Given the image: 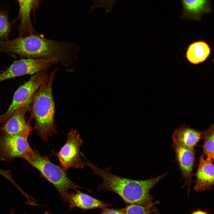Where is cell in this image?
Returning <instances> with one entry per match:
<instances>
[{"label": "cell", "mask_w": 214, "mask_h": 214, "mask_svg": "<svg viewBox=\"0 0 214 214\" xmlns=\"http://www.w3.org/2000/svg\"><path fill=\"white\" fill-rule=\"evenodd\" d=\"M56 69L52 71L48 79L35 94L28 112L30 119L34 122V130L37 135L45 141H48L57 133L55 120V103L52 87Z\"/></svg>", "instance_id": "obj_2"}, {"label": "cell", "mask_w": 214, "mask_h": 214, "mask_svg": "<svg viewBox=\"0 0 214 214\" xmlns=\"http://www.w3.org/2000/svg\"><path fill=\"white\" fill-rule=\"evenodd\" d=\"M182 3L185 11L191 14H201L208 10V2L206 0H182Z\"/></svg>", "instance_id": "obj_16"}, {"label": "cell", "mask_w": 214, "mask_h": 214, "mask_svg": "<svg viewBox=\"0 0 214 214\" xmlns=\"http://www.w3.org/2000/svg\"><path fill=\"white\" fill-rule=\"evenodd\" d=\"M33 151V154L25 160L39 171L41 176L55 187L64 202H67V195L69 189L76 191L79 188L89 191L72 181L68 177L67 172L51 162L48 157L42 155L35 148Z\"/></svg>", "instance_id": "obj_3"}, {"label": "cell", "mask_w": 214, "mask_h": 214, "mask_svg": "<svg viewBox=\"0 0 214 214\" xmlns=\"http://www.w3.org/2000/svg\"><path fill=\"white\" fill-rule=\"evenodd\" d=\"M43 214H52L51 212H49L48 211H46Z\"/></svg>", "instance_id": "obj_24"}, {"label": "cell", "mask_w": 214, "mask_h": 214, "mask_svg": "<svg viewBox=\"0 0 214 214\" xmlns=\"http://www.w3.org/2000/svg\"><path fill=\"white\" fill-rule=\"evenodd\" d=\"M19 5V12L17 18L12 23L19 21L17 26L18 35L21 37L38 34L35 30L31 21L32 12L37 9L39 5L38 0L17 1Z\"/></svg>", "instance_id": "obj_10"}, {"label": "cell", "mask_w": 214, "mask_h": 214, "mask_svg": "<svg viewBox=\"0 0 214 214\" xmlns=\"http://www.w3.org/2000/svg\"><path fill=\"white\" fill-rule=\"evenodd\" d=\"M211 49L208 44L203 41L193 43L188 46L186 57L191 63L198 64L204 61L209 57Z\"/></svg>", "instance_id": "obj_14"}, {"label": "cell", "mask_w": 214, "mask_h": 214, "mask_svg": "<svg viewBox=\"0 0 214 214\" xmlns=\"http://www.w3.org/2000/svg\"><path fill=\"white\" fill-rule=\"evenodd\" d=\"M202 132L183 124L174 131L172 136V143L194 149L202 138Z\"/></svg>", "instance_id": "obj_13"}, {"label": "cell", "mask_w": 214, "mask_h": 214, "mask_svg": "<svg viewBox=\"0 0 214 214\" xmlns=\"http://www.w3.org/2000/svg\"><path fill=\"white\" fill-rule=\"evenodd\" d=\"M87 166L91 168L94 174L99 176L102 183L97 187V191H108L119 196L126 204L146 206L152 204L153 197L150 191L167 173L152 178L143 180L131 179L111 173V167L99 168L87 160Z\"/></svg>", "instance_id": "obj_1"}, {"label": "cell", "mask_w": 214, "mask_h": 214, "mask_svg": "<svg viewBox=\"0 0 214 214\" xmlns=\"http://www.w3.org/2000/svg\"><path fill=\"white\" fill-rule=\"evenodd\" d=\"M214 125L203 131L202 138L203 140L202 145L203 154L207 158L214 161Z\"/></svg>", "instance_id": "obj_15"}, {"label": "cell", "mask_w": 214, "mask_h": 214, "mask_svg": "<svg viewBox=\"0 0 214 214\" xmlns=\"http://www.w3.org/2000/svg\"><path fill=\"white\" fill-rule=\"evenodd\" d=\"M58 64L53 59L23 58L14 61L0 73V83L23 75L34 74Z\"/></svg>", "instance_id": "obj_6"}, {"label": "cell", "mask_w": 214, "mask_h": 214, "mask_svg": "<svg viewBox=\"0 0 214 214\" xmlns=\"http://www.w3.org/2000/svg\"><path fill=\"white\" fill-rule=\"evenodd\" d=\"M23 136L0 133V160L12 161L15 158L25 160L33 152L28 141Z\"/></svg>", "instance_id": "obj_7"}, {"label": "cell", "mask_w": 214, "mask_h": 214, "mask_svg": "<svg viewBox=\"0 0 214 214\" xmlns=\"http://www.w3.org/2000/svg\"><path fill=\"white\" fill-rule=\"evenodd\" d=\"M99 214H126L125 208L114 209L106 208L102 210Z\"/></svg>", "instance_id": "obj_19"}, {"label": "cell", "mask_w": 214, "mask_h": 214, "mask_svg": "<svg viewBox=\"0 0 214 214\" xmlns=\"http://www.w3.org/2000/svg\"><path fill=\"white\" fill-rule=\"evenodd\" d=\"M159 203L158 201L150 204L143 206L126 204L125 207L126 214H159L154 205Z\"/></svg>", "instance_id": "obj_18"}, {"label": "cell", "mask_w": 214, "mask_h": 214, "mask_svg": "<svg viewBox=\"0 0 214 214\" xmlns=\"http://www.w3.org/2000/svg\"><path fill=\"white\" fill-rule=\"evenodd\" d=\"M48 69L32 75L28 81L19 87L13 95L12 102L7 110L2 114V123L20 107L25 106L29 109L36 92L48 77Z\"/></svg>", "instance_id": "obj_4"}, {"label": "cell", "mask_w": 214, "mask_h": 214, "mask_svg": "<svg viewBox=\"0 0 214 214\" xmlns=\"http://www.w3.org/2000/svg\"><path fill=\"white\" fill-rule=\"evenodd\" d=\"M191 214H208L206 212L201 210H198L196 211H195L192 213Z\"/></svg>", "instance_id": "obj_20"}, {"label": "cell", "mask_w": 214, "mask_h": 214, "mask_svg": "<svg viewBox=\"0 0 214 214\" xmlns=\"http://www.w3.org/2000/svg\"><path fill=\"white\" fill-rule=\"evenodd\" d=\"M12 24L10 21L7 12L0 9V41L9 40Z\"/></svg>", "instance_id": "obj_17"}, {"label": "cell", "mask_w": 214, "mask_h": 214, "mask_svg": "<svg viewBox=\"0 0 214 214\" xmlns=\"http://www.w3.org/2000/svg\"><path fill=\"white\" fill-rule=\"evenodd\" d=\"M67 141L58 153L53 152L59 160L61 167L66 172L70 168L82 169L87 166V162L81 158L80 148L83 144L79 134L74 129L67 134Z\"/></svg>", "instance_id": "obj_5"}, {"label": "cell", "mask_w": 214, "mask_h": 214, "mask_svg": "<svg viewBox=\"0 0 214 214\" xmlns=\"http://www.w3.org/2000/svg\"><path fill=\"white\" fill-rule=\"evenodd\" d=\"M6 171L4 169H0V174L2 176H4L6 174Z\"/></svg>", "instance_id": "obj_21"}, {"label": "cell", "mask_w": 214, "mask_h": 214, "mask_svg": "<svg viewBox=\"0 0 214 214\" xmlns=\"http://www.w3.org/2000/svg\"><path fill=\"white\" fill-rule=\"evenodd\" d=\"M214 161L205 158L202 154L200 156L196 171L194 189L197 192L210 191L214 184Z\"/></svg>", "instance_id": "obj_11"}, {"label": "cell", "mask_w": 214, "mask_h": 214, "mask_svg": "<svg viewBox=\"0 0 214 214\" xmlns=\"http://www.w3.org/2000/svg\"><path fill=\"white\" fill-rule=\"evenodd\" d=\"M2 114L0 115V124H1L2 123Z\"/></svg>", "instance_id": "obj_23"}, {"label": "cell", "mask_w": 214, "mask_h": 214, "mask_svg": "<svg viewBox=\"0 0 214 214\" xmlns=\"http://www.w3.org/2000/svg\"><path fill=\"white\" fill-rule=\"evenodd\" d=\"M29 108L22 106L18 108L13 114L0 127V133L18 135L28 137L34 129L31 125V120L27 121L26 113Z\"/></svg>", "instance_id": "obj_9"}, {"label": "cell", "mask_w": 214, "mask_h": 214, "mask_svg": "<svg viewBox=\"0 0 214 214\" xmlns=\"http://www.w3.org/2000/svg\"><path fill=\"white\" fill-rule=\"evenodd\" d=\"M172 147L174 151L175 160L184 181L183 186L187 187L189 195L196 162V151L194 149L189 148L174 143H172Z\"/></svg>", "instance_id": "obj_8"}, {"label": "cell", "mask_w": 214, "mask_h": 214, "mask_svg": "<svg viewBox=\"0 0 214 214\" xmlns=\"http://www.w3.org/2000/svg\"><path fill=\"white\" fill-rule=\"evenodd\" d=\"M66 199L71 209L78 208L83 211L96 208L102 210L112 206L111 204L106 203L78 190L75 193L68 191Z\"/></svg>", "instance_id": "obj_12"}, {"label": "cell", "mask_w": 214, "mask_h": 214, "mask_svg": "<svg viewBox=\"0 0 214 214\" xmlns=\"http://www.w3.org/2000/svg\"><path fill=\"white\" fill-rule=\"evenodd\" d=\"M10 214H15V211L13 210H12L10 212ZM23 214H26V213H24Z\"/></svg>", "instance_id": "obj_22"}]
</instances>
